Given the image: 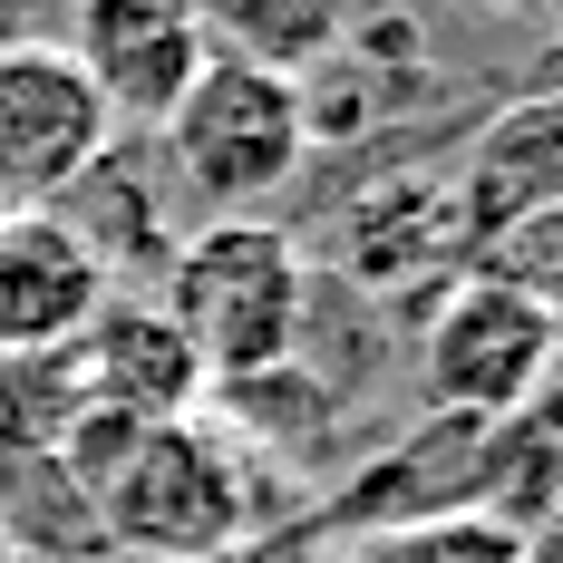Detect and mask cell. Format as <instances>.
<instances>
[{"label": "cell", "mask_w": 563, "mask_h": 563, "mask_svg": "<svg viewBox=\"0 0 563 563\" xmlns=\"http://www.w3.org/2000/svg\"><path fill=\"white\" fill-rule=\"evenodd\" d=\"M311 291H321L311 253L282 224L243 214V224H195L175 243L156 311L185 331L205 389H253V379L291 369V350L311 331Z\"/></svg>", "instance_id": "cell-1"}, {"label": "cell", "mask_w": 563, "mask_h": 563, "mask_svg": "<svg viewBox=\"0 0 563 563\" xmlns=\"http://www.w3.org/2000/svg\"><path fill=\"white\" fill-rule=\"evenodd\" d=\"M156 156L205 224H243L311 156V88L282 68H253V58H205L175 117L156 126Z\"/></svg>", "instance_id": "cell-2"}, {"label": "cell", "mask_w": 563, "mask_h": 563, "mask_svg": "<svg viewBox=\"0 0 563 563\" xmlns=\"http://www.w3.org/2000/svg\"><path fill=\"white\" fill-rule=\"evenodd\" d=\"M88 534L126 563H224L253 534V476L205 418H156L88 496Z\"/></svg>", "instance_id": "cell-3"}, {"label": "cell", "mask_w": 563, "mask_h": 563, "mask_svg": "<svg viewBox=\"0 0 563 563\" xmlns=\"http://www.w3.org/2000/svg\"><path fill=\"white\" fill-rule=\"evenodd\" d=\"M554 389V331L534 301L496 291L486 273L448 282L418 321V398L428 418H525Z\"/></svg>", "instance_id": "cell-4"}, {"label": "cell", "mask_w": 563, "mask_h": 563, "mask_svg": "<svg viewBox=\"0 0 563 563\" xmlns=\"http://www.w3.org/2000/svg\"><path fill=\"white\" fill-rule=\"evenodd\" d=\"M117 146V117L58 40H0V195L58 205Z\"/></svg>", "instance_id": "cell-5"}, {"label": "cell", "mask_w": 563, "mask_h": 563, "mask_svg": "<svg viewBox=\"0 0 563 563\" xmlns=\"http://www.w3.org/2000/svg\"><path fill=\"white\" fill-rule=\"evenodd\" d=\"M117 301V273L58 205H20L0 224V360H58Z\"/></svg>", "instance_id": "cell-6"}, {"label": "cell", "mask_w": 563, "mask_h": 563, "mask_svg": "<svg viewBox=\"0 0 563 563\" xmlns=\"http://www.w3.org/2000/svg\"><path fill=\"white\" fill-rule=\"evenodd\" d=\"M58 49L78 58V78L98 88L117 126H166L175 98L195 88V68L214 58L185 0H78V30Z\"/></svg>", "instance_id": "cell-7"}, {"label": "cell", "mask_w": 563, "mask_h": 563, "mask_svg": "<svg viewBox=\"0 0 563 563\" xmlns=\"http://www.w3.org/2000/svg\"><path fill=\"white\" fill-rule=\"evenodd\" d=\"M486 448H496V418H418L398 448H379L331 496V525H350V534H389V525L476 515L486 506Z\"/></svg>", "instance_id": "cell-8"}, {"label": "cell", "mask_w": 563, "mask_h": 563, "mask_svg": "<svg viewBox=\"0 0 563 563\" xmlns=\"http://www.w3.org/2000/svg\"><path fill=\"white\" fill-rule=\"evenodd\" d=\"M466 263H476V233H466V205L448 175H398L340 214V273L369 291H398V282L448 291V282H466Z\"/></svg>", "instance_id": "cell-9"}, {"label": "cell", "mask_w": 563, "mask_h": 563, "mask_svg": "<svg viewBox=\"0 0 563 563\" xmlns=\"http://www.w3.org/2000/svg\"><path fill=\"white\" fill-rule=\"evenodd\" d=\"M68 360H78V389L98 398V408H126V418H195L205 408V369H195L185 331L156 301H126L117 291Z\"/></svg>", "instance_id": "cell-10"}, {"label": "cell", "mask_w": 563, "mask_h": 563, "mask_svg": "<svg viewBox=\"0 0 563 563\" xmlns=\"http://www.w3.org/2000/svg\"><path fill=\"white\" fill-rule=\"evenodd\" d=\"M448 185H456V205H466V233H476V243L496 224H515V214L563 205V88L496 108L466 136V156H456Z\"/></svg>", "instance_id": "cell-11"}, {"label": "cell", "mask_w": 563, "mask_h": 563, "mask_svg": "<svg viewBox=\"0 0 563 563\" xmlns=\"http://www.w3.org/2000/svg\"><path fill=\"white\" fill-rule=\"evenodd\" d=\"M214 58H253L301 78V58H331L350 30V0H185Z\"/></svg>", "instance_id": "cell-12"}, {"label": "cell", "mask_w": 563, "mask_h": 563, "mask_svg": "<svg viewBox=\"0 0 563 563\" xmlns=\"http://www.w3.org/2000/svg\"><path fill=\"white\" fill-rule=\"evenodd\" d=\"M78 360L58 350V360H0V448L20 456H49L58 428L78 418Z\"/></svg>", "instance_id": "cell-13"}, {"label": "cell", "mask_w": 563, "mask_h": 563, "mask_svg": "<svg viewBox=\"0 0 563 563\" xmlns=\"http://www.w3.org/2000/svg\"><path fill=\"white\" fill-rule=\"evenodd\" d=\"M525 534L496 515H438V525H389V534H350L331 563H515Z\"/></svg>", "instance_id": "cell-14"}, {"label": "cell", "mask_w": 563, "mask_h": 563, "mask_svg": "<svg viewBox=\"0 0 563 563\" xmlns=\"http://www.w3.org/2000/svg\"><path fill=\"white\" fill-rule=\"evenodd\" d=\"M466 273H486L496 291L534 301V311H554V301H563V205H544V214H515V224H496L486 243H476V263H466Z\"/></svg>", "instance_id": "cell-15"}, {"label": "cell", "mask_w": 563, "mask_h": 563, "mask_svg": "<svg viewBox=\"0 0 563 563\" xmlns=\"http://www.w3.org/2000/svg\"><path fill=\"white\" fill-rule=\"evenodd\" d=\"M515 563H563V515H544V525L515 544Z\"/></svg>", "instance_id": "cell-16"}, {"label": "cell", "mask_w": 563, "mask_h": 563, "mask_svg": "<svg viewBox=\"0 0 563 563\" xmlns=\"http://www.w3.org/2000/svg\"><path fill=\"white\" fill-rule=\"evenodd\" d=\"M544 331H554V379H563V301L544 311Z\"/></svg>", "instance_id": "cell-17"}, {"label": "cell", "mask_w": 563, "mask_h": 563, "mask_svg": "<svg viewBox=\"0 0 563 563\" xmlns=\"http://www.w3.org/2000/svg\"><path fill=\"white\" fill-rule=\"evenodd\" d=\"M0 563H20V534H10V525H0Z\"/></svg>", "instance_id": "cell-18"}, {"label": "cell", "mask_w": 563, "mask_h": 563, "mask_svg": "<svg viewBox=\"0 0 563 563\" xmlns=\"http://www.w3.org/2000/svg\"><path fill=\"white\" fill-rule=\"evenodd\" d=\"M10 214H20V205H10V195H0V224H10Z\"/></svg>", "instance_id": "cell-19"}, {"label": "cell", "mask_w": 563, "mask_h": 563, "mask_svg": "<svg viewBox=\"0 0 563 563\" xmlns=\"http://www.w3.org/2000/svg\"><path fill=\"white\" fill-rule=\"evenodd\" d=\"M486 10H525V0H486Z\"/></svg>", "instance_id": "cell-20"}]
</instances>
